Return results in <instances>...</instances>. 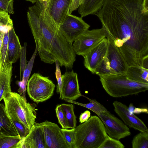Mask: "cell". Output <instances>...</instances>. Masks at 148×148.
Returning <instances> with one entry per match:
<instances>
[{"label": "cell", "mask_w": 148, "mask_h": 148, "mask_svg": "<svg viewBox=\"0 0 148 148\" xmlns=\"http://www.w3.org/2000/svg\"><path fill=\"white\" fill-rule=\"evenodd\" d=\"M105 126L106 132L112 138L119 140L129 136V128L122 121L109 111L101 112L97 115Z\"/></svg>", "instance_id": "9"}, {"label": "cell", "mask_w": 148, "mask_h": 148, "mask_svg": "<svg viewBox=\"0 0 148 148\" xmlns=\"http://www.w3.org/2000/svg\"><path fill=\"white\" fill-rule=\"evenodd\" d=\"M38 52L37 48L36 47L30 59L27 64L23 74V77L21 81L27 86V82L29 79L33 67L35 58Z\"/></svg>", "instance_id": "30"}, {"label": "cell", "mask_w": 148, "mask_h": 148, "mask_svg": "<svg viewBox=\"0 0 148 148\" xmlns=\"http://www.w3.org/2000/svg\"><path fill=\"white\" fill-rule=\"evenodd\" d=\"M143 6L144 10L148 12V0H143Z\"/></svg>", "instance_id": "40"}, {"label": "cell", "mask_w": 148, "mask_h": 148, "mask_svg": "<svg viewBox=\"0 0 148 148\" xmlns=\"http://www.w3.org/2000/svg\"><path fill=\"white\" fill-rule=\"evenodd\" d=\"M106 92L114 97L138 94L148 89V84L138 82L128 79L125 74L99 76Z\"/></svg>", "instance_id": "5"}, {"label": "cell", "mask_w": 148, "mask_h": 148, "mask_svg": "<svg viewBox=\"0 0 148 148\" xmlns=\"http://www.w3.org/2000/svg\"><path fill=\"white\" fill-rule=\"evenodd\" d=\"M20 140L19 136H11L0 134V148H16Z\"/></svg>", "instance_id": "24"}, {"label": "cell", "mask_w": 148, "mask_h": 148, "mask_svg": "<svg viewBox=\"0 0 148 148\" xmlns=\"http://www.w3.org/2000/svg\"><path fill=\"white\" fill-rule=\"evenodd\" d=\"M142 112L148 113L147 109L144 108H134L133 114H139Z\"/></svg>", "instance_id": "39"}, {"label": "cell", "mask_w": 148, "mask_h": 148, "mask_svg": "<svg viewBox=\"0 0 148 148\" xmlns=\"http://www.w3.org/2000/svg\"><path fill=\"white\" fill-rule=\"evenodd\" d=\"M3 99L7 113L21 121L30 131L36 123L35 104L27 102L26 98L12 91L6 93Z\"/></svg>", "instance_id": "4"}, {"label": "cell", "mask_w": 148, "mask_h": 148, "mask_svg": "<svg viewBox=\"0 0 148 148\" xmlns=\"http://www.w3.org/2000/svg\"><path fill=\"white\" fill-rule=\"evenodd\" d=\"M27 46V44L26 42H25L23 47H22L20 56V67L21 78V72H22L23 73L27 65V60L26 57Z\"/></svg>", "instance_id": "35"}, {"label": "cell", "mask_w": 148, "mask_h": 148, "mask_svg": "<svg viewBox=\"0 0 148 148\" xmlns=\"http://www.w3.org/2000/svg\"><path fill=\"white\" fill-rule=\"evenodd\" d=\"M83 0H72L68 13L71 14L73 11L77 9L83 2Z\"/></svg>", "instance_id": "37"}, {"label": "cell", "mask_w": 148, "mask_h": 148, "mask_svg": "<svg viewBox=\"0 0 148 148\" xmlns=\"http://www.w3.org/2000/svg\"><path fill=\"white\" fill-rule=\"evenodd\" d=\"M62 85L60 98L66 101H75L82 96L79 88L77 74L73 70L62 75Z\"/></svg>", "instance_id": "11"}, {"label": "cell", "mask_w": 148, "mask_h": 148, "mask_svg": "<svg viewBox=\"0 0 148 148\" xmlns=\"http://www.w3.org/2000/svg\"><path fill=\"white\" fill-rule=\"evenodd\" d=\"M65 140L70 148H75L73 129H62Z\"/></svg>", "instance_id": "33"}, {"label": "cell", "mask_w": 148, "mask_h": 148, "mask_svg": "<svg viewBox=\"0 0 148 148\" xmlns=\"http://www.w3.org/2000/svg\"><path fill=\"white\" fill-rule=\"evenodd\" d=\"M94 73L99 76L115 74L110 67L108 60L106 57L95 69Z\"/></svg>", "instance_id": "28"}, {"label": "cell", "mask_w": 148, "mask_h": 148, "mask_svg": "<svg viewBox=\"0 0 148 148\" xmlns=\"http://www.w3.org/2000/svg\"><path fill=\"white\" fill-rule=\"evenodd\" d=\"M55 87L54 83L48 77L36 73L29 79L26 90L30 98L38 103L50 98L53 94Z\"/></svg>", "instance_id": "6"}, {"label": "cell", "mask_w": 148, "mask_h": 148, "mask_svg": "<svg viewBox=\"0 0 148 148\" xmlns=\"http://www.w3.org/2000/svg\"><path fill=\"white\" fill-rule=\"evenodd\" d=\"M114 110L124 123L130 127L140 132L148 133V129L144 122L134 114L131 113L125 104L117 101L113 103Z\"/></svg>", "instance_id": "13"}, {"label": "cell", "mask_w": 148, "mask_h": 148, "mask_svg": "<svg viewBox=\"0 0 148 148\" xmlns=\"http://www.w3.org/2000/svg\"><path fill=\"white\" fill-rule=\"evenodd\" d=\"M12 64L11 62H8L0 70V101L6 93L12 91L11 83Z\"/></svg>", "instance_id": "18"}, {"label": "cell", "mask_w": 148, "mask_h": 148, "mask_svg": "<svg viewBox=\"0 0 148 148\" xmlns=\"http://www.w3.org/2000/svg\"><path fill=\"white\" fill-rule=\"evenodd\" d=\"M143 0H105L95 14L129 66L143 67L148 58V12Z\"/></svg>", "instance_id": "1"}, {"label": "cell", "mask_w": 148, "mask_h": 148, "mask_svg": "<svg viewBox=\"0 0 148 148\" xmlns=\"http://www.w3.org/2000/svg\"><path fill=\"white\" fill-rule=\"evenodd\" d=\"M27 1H29L32 3H35L37 0H26Z\"/></svg>", "instance_id": "42"}, {"label": "cell", "mask_w": 148, "mask_h": 148, "mask_svg": "<svg viewBox=\"0 0 148 148\" xmlns=\"http://www.w3.org/2000/svg\"><path fill=\"white\" fill-rule=\"evenodd\" d=\"M46 148H70L62 129L56 124L46 121L42 123Z\"/></svg>", "instance_id": "10"}, {"label": "cell", "mask_w": 148, "mask_h": 148, "mask_svg": "<svg viewBox=\"0 0 148 148\" xmlns=\"http://www.w3.org/2000/svg\"><path fill=\"white\" fill-rule=\"evenodd\" d=\"M124 145L119 140L109 136L105 139L99 148H124Z\"/></svg>", "instance_id": "31"}, {"label": "cell", "mask_w": 148, "mask_h": 148, "mask_svg": "<svg viewBox=\"0 0 148 148\" xmlns=\"http://www.w3.org/2000/svg\"><path fill=\"white\" fill-rule=\"evenodd\" d=\"M127 77L138 82L148 84V69L138 66H128L125 73Z\"/></svg>", "instance_id": "21"}, {"label": "cell", "mask_w": 148, "mask_h": 148, "mask_svg": "<svg viewBox=\"0 0 148 148\" xmlns=\"http://www.w3.org/2000/svg\"><path fill=\"white\" fill-rule=\"evenodd\" d=\"M60 106L65 114L69 129H74L76 127V117L74 110V106L72 104H62Z\"/></svg>", "instance_id": "22"}, {"label": "cell", "mask_w": 148, "mask_h": 148, "mask_svg": "<svg viewBox=\"0 0 148 148\" xmlns=\"http://www.w3.org/2000/svg\"><path fill=\"white\" fill-rule=\"evenodd\" d=\"M55 111L59 123L62 129H69L67 122L64 114L60 105H57Z\"/></svg>", "instance_id": "32"}, {"label": "cell", "mask_w": 148, "mask_h": 148, "mask_svg": "<svg viewBox=\"0 0 148 148\" xmlns=\"http://www.w3.org/2000/svg\"><path fill=\"white\" fill-rule=\"evenodd\" d=\"M132 143L133 148H148V133L140 132L134 137Z\"/></svg>", "instance_id": "26"}, {"label": "cell", "mask_w": 148, "mask_h": 148, "mask_svg": "<svg viewBox=\"0 0 148 148\" xmlns=\"http://www.w3.org/2000/svg\"><path fill=\"white\" fill-rule=\"evenodd\" d=\"M4 32L2 33L0 36V55Z\"/></svg>", "instance_id": "41"}, {"label": "cell", "mask_w": 148, "mask_h": 148, "mask_svg": "<svg viewBox=\"0 0 148 148\" xmlns=\"http://www.w3.org/2000/svg\"><path fill=\"white\" fill-rule=\"evenodd\" d=\"M27 16L41 60L52 64L56 60L60 66L72 69L76 60L72 44L66 40L49 13L46 2L37 0L29 7Z\"/></svg>", "instance_id": "2"}, {"label": "cell", "mask_w": 148, "mask_h": 148, "mask_svg": "<svg viewBox=\"0 0 148 148\" xmlns=\"http://www.w3.org/2000/svg\"><path fill=\"white\" fill-rule=\"evenodd\" d=\"M7 114L21 138L26 137L30 130L17 119L9 114Z\"/></svg>", "instance_id": "27"}, {"label": "cell", "mask_w": 148, "mask_h": 148, "mask_svg": "<svg viewBox=\"0 0 148 148\" xmlns=\"http://www.w3.org/2000/svg\"><path fill=\"white\" fill-rule=\"evenodd\" d=\"M106 37L102 27L85 31L79 36L72 44L75 54L83 56Z\"/></svg>", "instance_id": "7"}, {"label": "cell", "mask_w": 148, "mask_h": 148, "mask_svg": "<svg viewBox=\"0 0 148 148\" xmlns=\"http://www.w3.org/2000/svg\"><path fill=\"white\" fill-rule=\"evenodd\" d=\"M105 0H83L77 8L81 17L95 14L102 7Z\"/></svg>", "instance_id": "20"}, {"label": "cell", "mask_w": 148, "mask_h": 148, "mask_svg": "<svg viewBox=\"0 0 148 148\" xmlns=\"http://www.w3.org/2000/svg\"><path fill=\"white\" fill-rule=\"evenodd\" d=\"M108 49V40L105 38L83 56L85 67L95 74V69L106 57Z\"/></svg>", "instance_id": "12"}, {"label": "cell", "mask_w": 148, "mask_h": 148, "mask_svg": "<svg viewBox=\"0 0 148 148\" xmlns=\"http://www.w3.org/2000/svg\"><path fill=\"white\" fill-rule=\"evenodd\" d=\"M72 1V0H48L46 2L49 13L59 25L68 13Z\"/></svg>", "instance_id": "16"}, {"label": "cell", "mask_w": 148, "mask_h": 148, "mask_svg": "<svg viewBox=\"0 0 148 148\" xmlns=\"http://www.w3.org/2000/svg\"><path fill=\"white\" fill-rule=\"evenodd\" d=\"M0 11H1V10H0Z\"/></svg>", "instance_id": "44"}, {"label": "cell", "mask_w": 148, "mask_h": 148, "mask_svg": "<svg viewBox=\"0 0 148 148\" xmlns=\"http://www.w3.org/2000/svg\"><path fill=\"white\" fill-rule=\"evenodd\" d=\"M75 148H99L108 136L103 122L96 116L73 129Z\"/></svg>", "instance_id": "3"}, {"label": "cell", "mask_w": 148, "mask_h": 148, "mask_svg": "<svg viewBox=\"0 0 148 148\" xmlns=\"http://www.w3.org/2000/svg\"><path fill=\"white\" fill-rule=\"evenodd\" d=\"M108 40V49L106 57L109 61L110 66L115 74H125L128 65L119 50L111 40Z\"/></svg>", "instance_id": "15"}, {"label": "cell", "mask_w": 148, "mask_h": 148, "mask_svg": "<svg viewBox=\"0 0 148 148\" xmlns=\"http://www.w3.org/2000/svg\"><path fill=\"white\" fill-rule=\"evenodd\" d=\"M91 116L90 111L87 110L82 113L79 117V121L81 123L85 122L89 119Z\"/></svg>", "instance_id": "38"}, {"label": "cell", "mask_w": 148, "mask_h": 148, "mask_svg": "<svg viewBox=\"0 0 148 148\" xmlns=\"http://www.w3.org/2000/svg\"><path fill=\"white\" fill-rule=\"evenodd\" d=\"M87 98L90 101V102L87 103H80L75 101H66L86 108L93 111L97 115L101 112L108 111L105 107L95 99H90L88 98Z\"/></svg>", "instance_id": "23"}, {"label": "cell", "mask_w": 148, "mask_h": 148, "mask_svg": "<svg viewBox=\"0 0 148 148\" xmlns=\"http://www.w3.org/2000/svg\"><path fill=\"white\" fill-rule=\"evenodd\" d=\"M0 134L7 135L19 136L8 116L4 103H0Z\"/></svg>", "instance_id": "19"}, {"label": "cell", "mask_w": 148, "mask_h": 148, "mask_svg": "<svg viewBox=\"0 0 148 148\" xmlns=\"http://www.w3.org/2000/svg\"><path fill=\"white\" fill-rule=\"evenodd\" d=\"M13 0H0V10L14 14Z\"/></svg>", "instance_id": "34"}, {"label": "cell", "mask_w": 148, "mask_h": 148, "mask_svg": "<svg viewBox=\"0 0 148 148\" xmlns=\"http://www.w3.org/2000/svg\"><path fill=\"white\" fill-rule=\"evenodd\" d=\"M59 26L66 40L72 44L79 36L88 29L90 26L81 17L67 14Z\"/></svg>", "instance_id": "8"}, {"label": "cell", "mask_w": 148, "mask_h": 148, "mask_svg": "<svg viewBox=\"0 0 148 148\" xmlns=\"http://www.w3.org/2000/svg\"><path fill=\"white\" fill-rule=\"evenodd\" d=\"M43 2H47L48 0H40Z\"/></svg>", "instance_id": "43"}, {"label": "cell", "mask_w": 148, "mask_h": 148, "mask_svg": "<svg viewBox=\"0 0 148 148\" xmlns=\"http://www.w3.org/2000/svg\"><path fill=\"white\" fill-rule=\"evenodd\" d=\"M17 148H46L42 123H36L25 138H21Z\"/></svg>", "instance_id": "14"}, {"label": "cell", "mask_w": 148, "mask_h": 148, "mask_svg": "<svg viewBox=\"0 0 148 148\" xmlns=\"http://www.w3.org/2000/svg\"><path fill=\"white\" fill-rule=\"evenodd\" d=\"M22 47L13 27L9 31L7 53L8 62L15 63L20 57Z\"/></svg>", "instance_id": "17"}, {"label": "cell", "mask_w": 148, "mask_h": 148, "mask_svg": "<svg viewBox=\"0 0 148 148\" xmlns=\"http://www.w3.org/2000/svg\"><path fill=\"white\" fill-rule=\"evenodd\" d=\"M13 27L12 21L8 13L4 11H0V36L2 33Z\"/></svg>", "instance_id": "29"}, {"label": "cell", "mask_w": 148, "mask_h": 148, "mask_svg": "<svg viewBox=\"0 0 148 148\" xmlns=\"http://www.w3.org/2000/svg\"><path fill=\"white\" fill-rule=\"evenodd\" d=\"M10 29L7 30L4 33L0 55V70L3 69L6 65L8 63L7 53L9 31Z\"/></svg>", "instance_id": "25"}, {"label": "cell", "mask_w": 148, "mask_h": 148, "mask_svg": "<svg viewBox=\"0 0 148 148\" xmlns=\"http://www.w3.org/2000/svg\"><path fill=\"white\" fill-rule=\"evenodd\" d=\"M55 62L56 67L55 74L58 82L57 92L60 94L61 91L62 85V75L59 62L57 60H56Z\"/></svg>", "instance_id": "36"}]
</instances>
